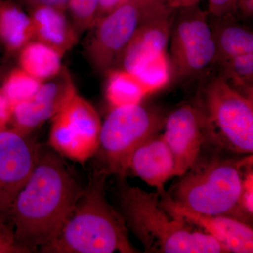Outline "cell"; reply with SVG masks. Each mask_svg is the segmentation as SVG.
Segmentation results:
<instances>
[{
    "label": "cell",
    "instance_id": "e575fe53",
    "mask_svg": "<svg viewBox=\"0 0 253 253\" xmlns=\"http://www.w3.org/2000/svg\"><path fill=\"white\" fill-rule=\"evenodd\" d=\"M0 45H1V44H0Z\"/></svg>",
    "mask_w": 253,
    "mask_h": 253
},
{
    "label": "cell",
    "instance_id": "5b68a950",
    "mask_svg": "<svg viewBox=\"0 0 253 253\" xmlns=\"http://www.w3.org/2000/svg\"><path fill=\"white\" fill-rule=\"evenodd\" d=\"M201 109L205 116L207 139L231 152L252 154V97L217 76L206 84Z\"/></svg>",
    "mask_w": 253,
    "mask_h": 253
},
{
    "label": "cell",
    "instance_id": "cb8c5ba5",
    "mask_svg": "<svg viewBox=\"0 0 253 253\" xmlns=\"http://www.w3.org/2000/svg\"><path fill=\"white\" fill-rule=\"evenodd\" d=\"M99 0H69L68 9L78 33L89 30L97 14Z\"/></svg>",
    "mask_w": 253,
    "mask_h": 253
},
{
    "label": "cell",
    "instance_id": "8992f818",
    "mask_svg": "<svg viewBox=\"0 0 253 253\" xmlns=\"http://www.w3.org/2000/svg\"><path fill=\"white\" fill-rule=\"evenodd\" d=\"M166 118L141 104L113 108L101 123L99 155L108 174L125 177L131 155L141 144L157 135Z\"/></svg>",
    "mask_w": 253,
    "mask_h": 253
},
{
    "label": "cell",
    "instance_id": "8fae6325",
    "mask_svg": "<svg viewBox=\"0 0 253 253\" xmlns=\"http://www.w3.org/2000/svg\"><path fill=\"white\" fill-rule=\"evenodd\" d=\"M162 134L174 161L175 176H182L199 160L201 147L207 139L206 121L200 107L184 105L166 118Z\"/></svg>",
    "mask_w": 253,
    "mask_h": 253
},
{
    "label": "cell",
    "instance_id": "6da1fadb",
    "mask_svg": "<svg viewBox=\"0 0 253 253\" xmlns=\"http://www.w3.org/2000/svg\"><path fill=\"white\" fill-rule=\"evenodd\" d=\"M83 189L62 156L49 146L40 147L36 166L11 210L15 241L23 253L54 239Z\"/></svg>",
    "mask_w": 253,
    "mask_h": 253
},
{
    "label": "cell",
    "instance_id": "277c9868",
    "mask_svg": "<svg viewBox=\"0 0 253 253\" xmlns=\"http://www.w3.org/2000/svg\"><path fill=\"white\" fill-rule=\"evenodd\" d=\"M252 163V156L237 161L218 158L197 161L180 176L171 199L194 212L241 220L244 214L240 205L243 168Z\"/></svg>",
    "mask_w": 253,
    "mask_h": 253
},
{
    "label": "cell",
    "instance_id": "83f0119b",
    "mask_svg": "<svg viewBox=\"0 0 253 253\" xmlns=\"http://www.w3.org/2000/svg\"><path fill=\"white\" fill-rule=\"evenodd\" d=\"M14 106L0 88V123L8 126L12 117Z\"/></svg>",
    "mask_w": 253,
    "mask_h": 253
},
{
    "label": "cell",
    "instance_id": "836d02e7",
    "mask_svg": "<svg viewBox=\"0 0 253 253\" xmlns=\"http://www.w3.org/2000/svg\"><path fill=\"white\" fill-rule=\"evenodd\" d=\"M8 126H5L3 123H0V133L2 132L5 129H7Z\"/></svg>",
    "mask_w": 253,
    "mask_h": 253
},
{
    "label": "cell",
    "instance_id": "4316f807",
    "mask_svg": "<svg viewBox=\"0 0 253 253\" xmlns=\"http://www.w3.org/2000/svg\"><path fill=\"white\" fill-rule=\"evenodd\" d=\"M237 0H208V14L212 17H222L237 14Z\"/></svg>",
    "mask_w": 253,
    "mask_h": 253
},
{
    "label": "cell",
    "instance_id": "e0dca14e",
    "mask_svg": "<svg viewBox=\"0 0 253 253\" xmlns=\"http://www.w3.org/2000/svg\"><path fill=\"white\" fill-rule=\"evenodd\" d=\"M234 15L213 17L210 22L216 45V63L244 54L253 53V33L250 28L236 23Z\"/></svg>",
    "mask_w": 253,
    "mask_h": 253
},
{
    "label": "cell",
    "instance_id": "9c48e42d",
    "mask_svg": "<svg viewBox=\"0 0 253 253\" xmlns=\"http://www.w3.org/2000/svg\"><path fill=\"white\" fill-rule=\"evenodd\" d=\"M51 121L48 144L58 154L82 164L96 155L102 123L94 106L78 91Z\"/></svg>",
    "mask_w": 253,
    "mask_h": 253
},
{
    "label": "cell",
    "instance_id": "5bb4252c",
    "mask_svg": "<svg viewBox=\"0 0 253 253\" xmlns=\"http://www.w3.org/2000/svg\"><path fill=\"white\" fill-rule=\"evenodd\" d=\"M129 172L156 188L160 195L165 194V184L175 172L174 158L162 134L153 136L134 151L128 166Z\"/></svg>",
    "mask_w": 253,
    "mask_h": 253
},
{
    "label": "cell",
    "instance_id": "ac0fdd59",
    "mask_svg": "<svg viewBox=\"0 0 253 253\" xmlns=\"http://www.w3.org/2000/svg\"><path fill=\"white\" fill-rule=\"evenodd\" d=\"M33 40L29 14L11 0H0V44L8 54L18 52Z\"/></svg>",
    "mask_w": 253,
    "mask_h": 253
},
{
    "label": "cell",
    "instance_id": "ffe728a7",
    "mask_svg": "<svg viewBox=\"0 0 253 253\" xmlns=\"http://www.w3.org/2000/svg\"><path fill=\"white\" fill-rule=\"evenodd\" d=\"M106 99L113 108L141 104L148 96L147 91L132 73L121 68H113L108 72Z\"/></svg>",
    "mask_w": 253,
    "mask_h": 253
},
{
    "label": "cell",
    "instance_id": "4dcf8cb0",
    "mask_svg": "<svg viewBox=\"0 0 253 253\" xmlns=\"http://www.w3.org/2000/svg\"><path fill=\"white\" fill-rule=\"evenodd\" d=\"M166 4L172 9H178L199 4L201 0H164Z\"/></svg>",
    "mask_w": 253,
    "mask_h": 253
},
{
    "label": "cell",
    "instance_id": "1f68e13d",
    "mask_svg": "<svg viewBox=\"0 0 253 253\" xmlns=\"http://www.w3.org/2000/svg\"><path fill=\"white\" fill-rule=\"evenodd\" d=\"M69 0H51V6L66 11L68 9Z\"/></svg>",
    "mask_w": 253,
    "mask_h": 253
},
{
    "label": "cell",
    "instance_id": "d6986e66",
    "mask_svg": "<svg viewBox=\"0 0 253 253\" xmlns=\"http://www.w3.org/2000/svg\"><path fill=\"white\" fill-rule=\"evenodd\" d=\"M62 56L51 46L32 40L18 51V65L28 74L44 83L61 71Z\"/></svg>",
    "mask_w": 253,
    "mask_h": 253
},
{
    "label": "cell",
    "instance_id": "2e32d148",
    "mask_svg": "<svg viewBox=\"0 0 253 253\" xmlns=\"http://www.w3.org/2000/svg\"><path fill=\"white\" fill-rule=\"evenodd\" d=\"M65 13L46 5L30 8L28 13L33 24V40L51 46L62 56L76 45L79 36Z\"/></svg>",
    "mask_w": 253,
    "mask_h": 253
},
{
    "label": "cell",
    "instance_id": "4fadbf2b",
    "mask_svg": "<svg viewBox=\"0 0 253 253\" xmlns=\"http://www.w3.org/2000/svg\"><path fill=\"white\" fill-rule=\"evenodd\" d=\"M161 203L168 211L184 218L191 224L212 236L227 253H252L253 231L244 221L225 215H210L194 212L175 204L166 193L161 195Z\"/></svg>",
    "mask_w": 253,
    "mask_h": 253
},
{
    "label": "cell",
    "instance_id": "3957f363",
    "mask_svg": "<svg viewBox=\"0 0 253 253\" xmlns=\"http://www.w3.org/2000/svg\"><path fill=\"white\" fill-rule=\"evenodd\" d=\"M119 202L128 230L140 241L146 253H227L212 236L193 229L184 218L168 211L158 193L124 184Z\"/></svg>",
    "mask_w": 253,
    "mask_h": 253
},
{
    "label": "cell",
    "instance_id": "9a60e30c",
    "mask_svg": "<svg viewBox=\"0 0 253 253\" xmlns=\"http://www.w3.org/2000/svg\"><path fill=\"white\" fill-rule=\"evenodd\" d=\"M174 11L169 10L141 25L118 61L120 68L131 72L144 61L167 51Z\"/></svg>",
    "mask_w": 253,
    "mask_h": 253
},
{
    "label": "cell",
    "instance_id": "7402d4cb",
    "mask_svg": "<svg viewBox=\"0 0 253 253\" xmlns=\"http://www.w3.org/2000/svg\"><path fill=\"white\" fill-rule=\"evenodd\" d=\"M42 83V82L18 67L6 73L0 88L14 107L16 104L33 97Z\"/></svg>",
    "mask_w": 253,
    "mask_h": 253
},
{
    "label": "cell",
    "instance_id": "30bf717a",
    "mask_svg": "<svg viewBox=\"0 0 253 253\" xmlns=\"http://www.w3.org/2000/svg\"><path fill=\"white\" fill-rule=\"evenodd\" d=\"M40 147L11 128L0 133V223L11 224L13 205L36 166Z\"/></svg>",
    "mask_w": 253,
    "mask_h": 253
},
{
    "label": "cell",
    "instance_id": "603a6c76",
    "mask_svg": "<svg viewBox=\"0 0 253 253\" xmlns=\"http://www.w3.org/2000/svg\"><path fill=\"white\" fill-rule=\"evenodd\" d=\"M222 76L229 84L239 87L253 97V53L236 56L219 65Z\"/></svg>",
    "mask_w": 253,
    "mask_h": 253
},
{
    "label": "cell",
    "instance_id": "52a82bcc",
    "mask_svg": "<svg viewBox=\"0 0 253 253\" xmlns=\"http://www.w3.org/2000/svg\"><path fill=\"white\" fill-rule=\"evenodd\" d=\"M170 9L164 0H127L96 20L86 46L94 69L108 72L114 68L141 25Z\"/></svg>",
    "mask_w": 253,
    "mask_h": 253
},
{
    "label": "cell",
    "instance_id": "d4e9b609",
    "mask_svg": "<svg viewBox=\"0 0 253 253\" xmlns=\"http://www.w3.org/2000/svg\"><path fill=\"white\" fill-rule=\"evenodd\" d=\"M243 179L240 205L245 215L252 217L253 213V172L252 167L249 168Z\"/></svg>",
    "mask_w": 253,
    "mask_h": 253
},
{
    "label": "cell",
    "instance_id": "ba28073f",
    "mask_svg": "<svg viewBox=\"0 0 253 253\" xmlns=\"http://www.w3.org/2000/svg\"><path fill=\"white\" fill-rule=\"evenodd\" d=\"M175 10L169 38L173 76L194 77L216 63L215 41L208 13L198 4Z\"/></svg>",
    "mask_w": 253,
    "mask_h": 253
},
{
    "label": "cell",
    "instance_id": "d6a6232c",
    "mask_svg": "<svg viewBox=\"0 0 253 253\" xmlns=\"http://www.w3.org/2000/svg\"><path fill=\"white\" fill-rule=\"evenodd\" d=\"M4 68H3L2 66H1V63H0V82H2L3 79H4L5 74L4 72Z\"/></svg>",
    "mask_w": 253,
    "mask_h": 253
},
{
    "label": "cell",
    "instance_id": "484cf974",
    "mask_svg": "<svg viewBox=\"0 0 253 253\" xmlns=\"http://www.w3.org/2000/svg\"><path fill=\"white\" fill-rule=\"evenodd\" d=\"M23 253L15 241L14 230L9 223H0V253Z\"/></svg>",
    "mask_w": 253,
    "mask_h": 253
},
{
    "label": "cell",
    "instance_id": "44dd1931",
    "mask_svg": "<svg viewBox=\"0 0 253 253\" xmlns=\"http://www.w3.org/2000/svg\"><path fill=\"white\" fill-rule=\"evenodd\" d=\"M129 73L138 78L149 95L166 87L173 76L167 51L144 61Z\"/></svg>",
    "mask_w": 253,
    "mask_h": 253
},
{
    "label": "cell",
    "instance_id": "f1b7e54d",
    "mask_svg": "<svg viewBox=\"0 0 253 253\" xmlns=\"http://www.w3.org/2000/svg\"><path fill=\"white\" fill-rule=\"evenodd\" d=\"M126 1L127 0H99L97 14H96L95 21L105 15L109 14L113 10L116 9Z\"/></svg>",
    "mask_w": 253,
    "mask_h": 253
},
{
    "label": "cell",
    "instance_id": "7a4b0ae2",
    "mask_svg": "<svg viewBox=\"0 0 253 253\" xmlns=\"http://www.w3.org/2000/svg\"><path fill=\"white\" fill-rule=\"evenodd\" d=\"M109 174L98 169L54 239L40 249L44 253H134L122 214L106 199Z\"/></svg>",
    "mask_w": 253,
    "mask_h": 253
},
{
    "label": "cell",
    "instance_id": "f546056e",
    "mask_svg": "<svg viewBox=\"0 0 253 253\" xmlns=\"http://www.w3.org/2000/svg\"><path fill=\"white\" fill-rule=\"evenodd\" d=\"M237 14L244 18H252L253 15V0H237Z\"/></svg>",
    "mask_w": 253,
    "mask_h": 253
},
{
    "label": "cell",
    "instance_id": "7c38bea8",
    "mask_svg": "<svg viewBox=\"0 0 253 253\" xmlns=\"http://www.w3.org/2000/svg\"><path fill=\"white\" fill-rule=\"evenodd\" d=\"M76 86L66 68L42 83L33 97L16 104L10 123L11 129L29 136L47 120L51 119L75 92Z\"/></svg>",
    "mask_w": 253,
    "mask_h": 253
}]
</instances>
